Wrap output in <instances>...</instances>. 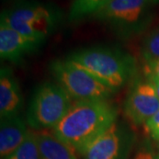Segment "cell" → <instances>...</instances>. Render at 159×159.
<instances>
[{
	"label": "cell",
	"mask_w": 159,
	"mask_h": 159,
	"mask_svg": "<svg viewBox=\"0 0 159 159\" xmlns=\"http://www.w3.org/2000/svg\"><path fill=\"white\" fill-rule=\"evenodd\" d=\"M118 117L119 109L109 99L78 101L73 103L52 133L81 156Z\"/></svg>",
	"instance_id": "1"
},
{
	"label": "cell",
	"mask_w": 159,
	"mask_h": 159,
	"mask_svg": "<svg viewBox=\"0 0 159 159\" xmlns=\"http://www.w3.org/2000/svg\"><path fill=\"white\" fill-rule=\"evenodd\" d=\"M86 69L116 93L136 75L134 57L119 48L91 46L71 52L66 57Z\"/></svg>",
	"instance_id": "2"
},
{
	"label": "cell",
	"mask_w": 159,
	"mask_h": 159,
	"mask_svg": "<svg viewBox=\"0 0 159 159\" xmlns=\"http://www.w3.org/2000/svg\"><path fill=\"white\" fill-rule=\"evenodd\" d=\"M58 7L39 2H20L2 11L0 21L23 35L45 43L62 21Z\"/></svg>",
	"instance_id": "3"
},
{
	"label": "cell",
	"mask_w": 159,
	"mask_h": 159,
	"mask_svg": "<svg viewBox=\"0 0 159 159\" xmlns=\"http://www.w3.org/2000/svg\"><path fill=\"white\" fill-rule=\"evenodd\" d=\"M152 0H112L93 18L103 23L122 39L142 34L154 19Z\"/></svg>",
	"instance_id": "4"
},
{
	"label": "cell",
	"mask_w": 159,
	"mask_h": 159,
	"mask_svg": "<svg viewBox=\"0 0 159 159\" xmlns=\"http://www.w3.org/2000/svg\"><path fill=\"white\" fill-rule=\"evenodd\" d=\"M68 94L56 82L45 81L36 87L29 101L26 121L34 132L53 130L73 105Z\"/></svg>",
	"instance_id": "5"
},
{
	"label": "cell",
	"mask_w": 159,
	"mask_h": 159,
	"mask_svg": "<svg viewBox=\"0 0 159 159\" xmlns=\"http://www.w3.org/2000/svg\"><path fill=\"white\" fill-rule=\"evenodd\" d=\"M50 71L55 82L74 102L110 99L116 94L86 69L67 58L53 60Z\"/></svg>",
	"instance_id": "6"
},
{
	"label": "cell",
	"mask_w": 159,
	"mask_h": 159,
	"mask_svg": "<svg viewBox=\"0 0 159 159\" xmlns=\"http://www.w3.org/2000/svg\"><path fill=\"white\" fill-rule=\"evenodd\" d=\"M136 142L130 126L117 120L102 135L91 143L82 159H129Z\"/></svg>",
	"instance_id": "7"
},
{
	"label": "cell",
	"mask_w": 159,
	"mask_h": 159,
	"mask_svg": "<svg viewBox=\"0 0 159 159\" xmlns=\"http://www.w3.org/2000/svg\"><path fill=\"white\" fill-rule=\"evenodd\" d=\"M159 111V99L148 80L137 78L124 102V114L133 125H144Z\"/></svg>",
	"instance_id": "8"
},
{
	"label": "cell",
	"mask_w": 159,
	"mask_h": 159,
	"mask_svg": "<svg viewBox=\"0 0 159 159\" xmlns=\"http://www.w3.org/2000/svg\"><path fill=\"white\" fill-rule=\"evenodd\" d=\"M43 42L29 38L6 23L0 21V57L2 60L20 63L24 57L39 50Z\"/></svg>",
	"instance_id": "9"
},
{
	"label": "cell",
	"mask_w": 159,
	"mask_h": 159,
	"mask_svg": "<svg viewBox=\"0 0 159 159\" xmlns=\"http://www.w3.org/2000/svg\"><path fill=\"white\" fill-rule=\"evenodd\" d=\"M23 106L22 92L12 70L3 66L0 70V119L20 115Z\"/></svg>",
	"instance_id": "10"
},
{
	"label": "cell",
	"mask_w": 159,
	"mask_h": 159,
	"mask_svg": "<svg viewBox=\"0 0 159 159\" xmlns=\"http://www.w3.org/2000/svg\"><path fill=\"white\" fill-rule=\"evenodd\" d=\"M0 120V157L6 159L25 142L31 130L20 115Z\"/></svg>",
	"instance_id": "11"
},
{
	"label": "cell",
	"mask_w": 159,
	"mask_h": 159,
	"mask_svg": "<svg viewBox=\"0 0 159 159\" xmlns=\"http://www.w3.org/2000/svg\"><path fill=\"white\" fill-rule=\"evenodd\" d=\"M40 159H78L76 152L59 140L52 131L35 132Z\"/></svg>",
	"instance_id": "12"
},
{
	"label": "cell",
	"mask_w": 159,
	"mask_h": 159,
	"mask_svg": "<svg viewBox=\"0 0 159 159\" xmlns=\"http://www.w3.org/2000/svg\"><path fill=\"white\" fill-rule=\"evenodd\" d=\"M112 0H74L68 14L71 22H76L86 18L93 17Z\"/></svg>",
	"instance_id": "13"
},
{
	"label": "cell",
	"mask_w": 159,
	"mask_h": 159,
	"mask_svg": "<svg viewBox=\"0 0 159 159\" xmlns=\"http://www.w3.org/2000/svg\"><path fill=\"white\" fill-rule=\"evenodd\" d=\"M141 56L145 64L159 60V27L150 30L143 38Z\"/></svg>",
	"instance_id": "14"
},
{
	"label": "cell",
	"mask_w": 159,
	"mask_h": 159,
	"mask_svg": "<svg viewBox=\"0 0 159 159\" xmlns=\"http://www.w3.org/2000/svg\"><path fill=\"white\" fill-rule=\"evenodd\" d=\"M6 159H40L35 132L30 131L29 137L17 150Z\"/></svg>",
	"instance_id": "15"
},
{
	"label": "cell",
	"mask_w": 159,
	"mask_h": 159,
	"mask_svg": "<svg viewBox=\"0 0 159 159\" xmlns=\"http://www.w3.org/2000/svg\"><path fill=\"white\" fill-rule=\"evenodd\" d=\"M133 159H159V151L148 140H144L137 147Z\"/></svg>",
	"instance_id": "16"
},
{
	"label": "cell",
	"mask_w": 159,
	"mask_h": 159,
	"mask_svg": "<svg viewBox=\"0 0 159 159\" xmlns=\"http://www.w3.org/2000/svg\"><path fill=\"white\" fill-rule=\"evenodd\" d=\"M145 130L150 138L159 143V111L144 124Z\"/></svg>",
	"instance_id": "17"
},
{
	"label": "cell",
	"mask_w": 159,
	"mask_h": 159,
	"mask_svg": "<svg viewBox=\"0 0 159 159\" xmlns=\"http://www.w3.org/2000/svg\"><path fill=\"white\" fill-rule=\"evenodd\" d=\"M144 75H145V78L148 80L149 83L154 88L156 94L159 99V77L148 71H145V70H144Z\"/></svg>",
	"instance_id": "18"
},
{
	"label": "cell",
	"mask_w": 159,
	"mask_h": 159,
	"mask_svg": "<svg viewBox=\"0 0 159 159\" xmlns=\"http://www.w3.org/2000/svg\"><path fill=\"white\" fill-rule=\"evenodd\" d=\"M144 65H145V66H144L145 71H148V72H150V73H152V74L159 77V60L147 63V64H144Z\"/></svg>",
	"instance_id": "19"
},
{
	"label": "cell",
	"mask_w": 159,
	"mask_h": 159,
	"mask_svg": "<svg viewBox=\"0 0 159 159\" xmlns=\"http://www.w3.org/2000/svg\"><path fill=\"white\" fill-rule=\"evenodd\" d=\"M152 1H153V2L155 3V4H156V5H157V4L159 3V0H152Z\"/></svg>",
	"instance_id": "20"
}]
</instances>
